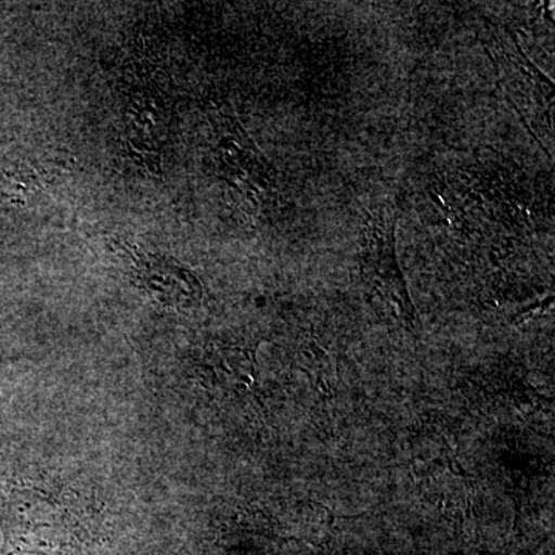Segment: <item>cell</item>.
<instances>
[{
    "label": "cell",
    "mask_w": 555,
    "mask_h": 555,
    "mask_svg": "<svg viewBox=\"0 0 555 555\" xmlns=\"http://www.w3.org/2000/svg\"><path fill=\"white\" fill-rule=\"evenodd\" d=\"M82 500L69 489L50 486L14 491L2 518L3 554L67 555L83 535Z\"/></svg>",
    "instance_id": "obj_1"
},
{
    "label": "cell",
    "mask_w": 555,
    "mask_h": 555,
    "mask_svg": "<svg viewBox=\"0 0 555 555\" xmlns=\"http://www.w3.org/2000/svg\"><path fill=\"white\" fill-rule=\"evenodd\" d=\"M361 280L369 297L377 302L379 313L411 334H418V317L398 264L392 204H383L367 214L363 229Z\"/></svg>",
    "instance_id": "obj_2"
}]
</instances>
